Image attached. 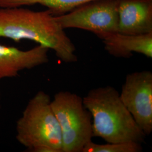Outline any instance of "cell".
<instances>
[{"label":"cell","instance_id":"30bf717a","mask_svg":"<svg viewBox=\"0 0 152 152\" xmlns=\"http://www.w3.org/2000/svg\"><path fill=\"white\" fill-rule=\"evenodd\" d=\"M94 1L96 0H0V8L38 4L45 6L53 15L57 16Z\"/></svg>","mask_w":152,"mask_h":152},{"label":"cell","instance_id":"7a4b0ae2","mask_svg":"<svg viewBox=\"0 0 152 152\" xmlns=\"http://www.w3.org/2000/svg\"><path fill=\"white\" fill-rule=\"evenodd\" d=\"M92 117L94 137L107 142L144 141L146 135L138 126L113 86L93 88L83 98Z\"/></svg>","mask_w":152,"mask_h":152},{"label":"cell","instance_id":"7c38bea8","mask_svg":"<svg viewBox=\"0 0 152 152\" xmlns=\"http://www.w3.org/2000/svg\"><path fill=\"white\" fill-rule=\"evenodd\" d=\"M0 97H1V96H0ZM0 106H1V105H0Z\"/></svg>","mask_w":152,"mask_h":152},{"label":"cell","instance_id":"ba28073f","mask_svg":"<svg viewBox=\"0 0 152 152\" xmlns=\"http://www.w3.org/2000/svg\"><path fill=\"white\" fill-rule=\"evenodd\" d=\"M118 14L119 32H152V0H119Z\"/></svg>","mask_w":152,"mask_h":152},{"label":"cell","instance_id":"5b68a950","mask_svg":"<svg viewBox=\"0 0 152 152\" xmlns=\"http://www.w3.org/2000/svg\"><path fill=\"white\" fill-rule=\"evenodd\" d=\"M118 2L119 0H96L55 17L64 29L86 30L99 38L107 33L118 32Z\"/></svg>","mask_w":152,"mask_h":152},{"label":"cell","instance_id":"52a82bcc","mask_svg":"<svg viewBox=\"0 0 152 152\" xmlns=\"http://www.w3.org/2000/svg\"><path fill=\"white\" fill-rule=\"evenodd\" d=\"M49 50L41 45L28 50H22L0 44V80L15 77L23 70L47 63Z\"/></svg>","mask_w":152,"mask_h":152},{"label":"cell","instance_id":"6da1fadb","mask_svg":"<svg viewBox=\"0 0 152 152\" xmlns=\"http://www.w3.org/2000/svg\"><path fill=\"white\" fill-rule=\"evenodd\" d=\"M32 40L53 50L66 63L78 60L76 47L48 10L34 11L20 7L0 8V38Z\"/></svg>","mask_w":152,"mask_h":152},{"label":"cell","instance_id":"9c48e42d","mask_svg":"<svg viewBox=\"0 0 152 152\" xmlns=\"http://www.w3.org/2000/svg\"><path fill=\"white\" fill-rule=\"evenodd\" d=\"M104 49L117 58H129L133 53L152 58V32L142 34H127L119 32L109 33L100 36Z\"/></svg>","mask_w":152,"mask_h":152},{"label":"cell","instance_id":"277c9868","mask_svg":"<svg viewBox=\"0 0 152 152\" xmlns=\"http://www.w3.org/2000/svg\"><path fill=\"white\" fill-rule=\"evenodd\" d=\"M51 105L60 126L63 152H82L94 137L92 117L83 98L68 91H61L55 95Z\"/></svg>","mask_w":152,"mask_h":152},{"label":"cell","instance_id":"8992f818","mask_svg":"<svg viewBox=\"0 0 152 152\" xmlns=\"http://www.w3.org/2000/svg\"><path fill=\"white\" fill-rule=\"evenodd\" d=\"M120 98L146 135L152 131V73L135 72L125 78Z\"/></svg>","mask_w":152,"mask_h":152},{"label":"cell","instance_id":"3957f363","mask_svg":"<svg viewBox=\"0 0 152 152\" xmlns=\"http://www.w3.org/2000/svg\"><path fill=\"white\" fill-rule=\"evenodd\" d=\"M48 94L38 91L16 123V138L32 152H63L60 126Z\"/></svg>","mask_w":152,"mask_h":152},{"label":"cell","instance_id":"8fae6325","mask_svg":"<svg viewBox=\"0 0 152 152\" xmlns=\"http://www.w3.org/2000/svg\"><path fill=\"white\" fill-rule=\"evenodd\" d=\"M142 151L141 143L124 142L99 144L90 141L84 147L82 152H140Z\"/></svg>","mask_w":152,"mask_h":152}]
</instances>
